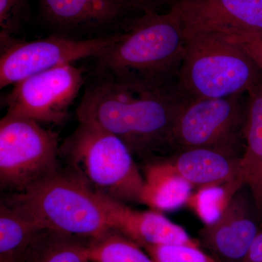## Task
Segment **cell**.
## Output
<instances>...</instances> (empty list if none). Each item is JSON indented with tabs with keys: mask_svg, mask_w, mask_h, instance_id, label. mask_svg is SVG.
<instances>
[{
	"mask_svg": "<svg viewBox=\"0 0 262 262\" xmlns=\"http://www.w3.org/2000/svg\"><path fill=\"white\" fill-rule=\"evenodd\" d=\"M244 262H262V231L255 237Z\"/></svg>",
	"mask_w": 262,
	"mask_h": 262,
	"instance_id": "obj_25",
	"label": "cell"
},
{
	"mask_svg": "<svg viewBox=\"0 0 262 262\" xmlns=\"http://www.w3.org/2000/svg\"><path fill=\"white\" fill-rule=\"evenodd\" d=\"M188 100L177 82L102 77L86 89L77 116L116 136L134 156L149 158L172 147L174 126Z\"/></svg>",
	"mask_w": 262,
	"mask_h": 262,
	"instance_id": "obj_1",
	"label": "cell"
},
{
	"mask_svg": "<svg viewBox=\"0 0 262 262\" xmlns=\"http://www.w3.org/2000/svg\"><path fill=\"white\" fill-rule=\"evenodd\" d=\"M4 203L46 230L89 241L113 230L101 194L70 168H58Z\"/></svg>",
	"mask_w": 262,
	"mask_h": 262,
	"instance_id": "obj_3",
	"label": "cell"
},
{
	"mask_svg": "<svg viewBox=\"0 0 262 262\" xmlns=\"http://www.w3.org/2000/svg\"><path fill=\"white\" fill-rule=\"evenodd\" d=\"M245 187L241 178L219 185L208 186L192 192L186 206L203 222L211 225L225 211L235 194Z\"/></svg>",
	"mask_w": 262,
	"mask_h": 262,
	"instance_id": "obj_19",
	"label": "cell"
},
{
	"mask_svg": "<svg viewBox=\"0 0 262 262\" xmlns=\"http://www.w3.org/2000/svg\"><path fill=\"white\" fill-rule=\"evenodd\" d=\"M89 244L80 237L44 229L21 262H90Z\"/></svg>",
	"mask_w": 262,
	"mask_h": 262,
	"instance_id": "obj_18",
	"label": "cell"
},
{
	"mask_svg": "<svg viewBox=\"0 0 262 262\" xmlns=\"http://www.w3.org/2000/svg\"><path fill=\"white\" fill-rule=\"evenodd\" d=\"M59 155L96 192L123 203H140L144 177L128 148L108 131L96 124L79 122L60 146Z\"/></svg>",
	"mask_w": 262,
	"mask_h": 262,
	"instance_id": "obj_5",
	"label": "cell"
},
{
	"mask_svg": "<svg viewBox=\"0 0 262 262\" xmlns=\"http://www.w3.org/2000/svg\"><path fill=\"white\" fill-rule=\"evenodd\" d=\"M148 164L140 203L154 211H172L187 204L193 188L170 160Z\"/></svg>",
	"mask_w": 262,
	"mask_h": 262,
	"instance_id": "obj_16",
	"label": "cell"
},
{
	"mask_svg": "<svg viewBox=\"0 0 262 262\" xmlns=\"http://www.w3.org/2000/svg\"><path fill=\"white\" fill-rule=\"evenodd\" d=\"M184 35L262 34V0H175Z\"/></svg>",
	"mask_w": 262,
	"mask_h": 262,
	"instance_id": "obj_10",
	"label": "cell"
},
{
	"mask_svg": "<svg viewBox=\"0 0 262 262\" xmlns=\"http://www.w3.org/2000/svg\"><path fill=\"white\" fill-rule=\"evenodd\" d=\"M40 8L51 25L72 31L125 22L130 13L139 11L125 0H40Z\"/></svg>",
	"mask_w": 262,
	"mask_h": 262,
	"instance_id": "obj_13",
	"label": "cell"
},
{
	"mask_svg": "<svg viewBox=\"0 0 262 262\" xmlns=\"http://www.w3.org/2000/svg\"><path fill=\"white\" fill-rule=\"evenodd\" d=\"M244 188L218 220L204 225L199 232L201 246L218 262H244L260 231L256 215H261L253 198H248Z\"/></svg>",
	"mask_w": 262,
	"mask_h": 262,
	"instance_id": "obj_11",
	"label": "cell"
},
{
	"mask_svg": "<svg viewBox=\"0 0 262 262\" xmlns=\"http://www.w3.org/2000/svg\"><path fill=\"white\" fill-rule=\"evenodd\" d=\"M101 195L113 229L143 249L148 246L171 245L201 247L198 239L189 236L185 229L164 216L161 212L137 211L121 202Z\"/></svg>",
	"mask_w": 262,
	"mask_h": 262,
	"instance_id": "obj_12",
	"label": "cell"
},
{
	"mask_svg": "<svg viewBox=\"0 0 262 262\" xmlns=\"http://www.w3.org/2000/svg\"><path fill=\"white\" fill-rule=\"evenodd\" d=\"M241 178L262 217V81L248 93Z\"/></svg>",
	"mask_w": 262,
	"mask_h": 262,
	"instance_id": "obj_15",
	"label": "cell"
},
{
	"mask_svg": "<svg viewBox=\"0 0 262 262\" xmlns=\"http://www.w3.org/2000/svg\"><path fill=\"white\" fill-rule=\"evenodd\" d=\"M89 258L90 262H155L139 245L115 229L89 241Z\"/></svg>",
	"mask_w": 262,
	"mask_h": 262,
	"instance_id": "obj_20",
	"label": "cell"
},
{
	"mask_svg": "<svg viewBox=\"0 0 262 262\" xmlns=\"http://www.w3.org/2000/svg\"><path fill=\"white\" fill-rule=\"evenodd\" d=\"M144 250L155 262H218L211 255L202 251L201 247L196 246H148Z\"/></svg>",
	"mask_w": 262,
	"mask_h": 262,
	"instance_id": "obj_21",
	"label": "cell"
},
{
	"mask_svg": "<svg viewBox=\"0 0 262 262\" xmlns=\"http://www.w3.org/2000/svg\"><path fill=\"white\" fill-rule=\"evenodd\" d=\"M224 36L244 48L262 72V34H241Z\"/></svg>",
	"mask_w": 262,
	"mask_h": 262,
	"instance_id": "obj_23",
	"label": "cell"
},
{
	"mask_svg": "<svg viewBox=\"0 0 262 262\" xmlns=\"http://www.w3.org/2000/svg\"><path fill=\"white\" fill-rule=\"evenodd\" d=\"M117 34L88 39L51 36L31 42L0 36V88L80 59L97 58L116 40Z\"/></svg>",
	"mask_w": 262,
	"mask_h": 262,
	"instance_id": "obj_8",
	"label": "cell"
},
{
	"mask_svg": "<svg viewBox=\"0 0 262 262\" xmlns=\"http://www.w3.org/2000/svg\"><path fill=\"white\" fill-rule=\"evenodd\" d=\"M239 160L238 155L194 148L180 150L173 159L169 160L193 189H198L241 178Z\"/></svg>",
	"mask_w": 262,
	"mask_h": 262,
	"instance_id": "obj_14",
	"label": "cell"
},
{
	"mask_svg": "<svg viewBox=\"0 0 262 262\" xmlns=\"http://www.w3.org/2000/svg\"><path fill=\"white\" fill-rule=\"evenodd\" d=\"M177 84L187 99L243 95L262 81V72L237 43L216 33L186 34Z\"/></svg>",
	"mask_w": 262,
	"mask_h": 262,
	"instance_id": "obj_4",
	"label": "cell"
},
{
	"mask_svg": "<svg viewBox=\"0 0 262 262\" xmlns=\"http://www.w3.org/2000/svg\"><path fill=\"white\" fill-rule=\"evenodd\" d=\"M44 229L5 203L0 206V262H21Z\"/></svg>",
	"mask_w": 262,
	"mask_h": 262,
	"instance_id": "obj_17",
	"label": "cell"
},
{
	"mask_svg": "<svg viewBox=\"0 0 262 262\" xmlns=\"http://www.w3.org/2000/svg\"><path fill=\"white\" fill-rule=\"evenodd\" d=\"M28 0H0L1 35L10 36L20 28Z\"/></svg>",
	"mask_w": 262,
	"mask_h": 262,
	"instance_id": "obj_22",
	"label": "cell"
},
{
	"mask_svg": "<svg viewBox=\"0 0 262 262\" xmlns=\"http://www.w3.org/2000/svg\"><path fill=\"white\" fill-rule=\"evenodd\" d=\"M84 82L82 71L72 63L29 77L15 84L5 98L7 113L39 123H61Z\"/></svg>",
	"mask_w": 262,
	"mask_h": 262,
	"instance_id": "obj_9",
	"label": "cell"
},
{
	"mask_svg": "<svg viewBox=\"0 0 262 262\" xmlns=\"http://www.w3.org/2000/svg\"><path fill=\"white\" fill-rule=\"evenodd\" d=\"M141 13L146 11H159L160 7L165 5H171L175 0H125Z\"/></svg>",
	"mask_w": 262,
	"mask_h": 262,
	"instance_id": "obj_24",
	"label": "cell"
},
{
	"mask_svg": "<svg viewBox=\"0 0 262 262\" xmlns=\"http://www.w3.org/2000/svg\"><path fill=\"white\" fill-rule=\"evenodd\" d=\"M56 134L41 123L7 113L0 121V186L20 192L60 168Z\"/></svg>",
	"mask_w": 262,
	"mask_h": 262,
	"instance_id": "obj_6",
	"label": "cell"
},
{
	"mask_svg": "<svg viewBox=\"0 0 262 262\" xmlns=\"http://www.w3.org/2000/svg\"><path fill=\"white\" fill-rule=\"evenodd\" d=\"M243 95L188 100L176 122L172 147L206 148L237 155L244 140L246 102Z\"/></svg>",
	"mask_w": 262,
	"mask_h": 262,
	"instance_id": "obj_7",
	"label": "cell"
},
{
	"mask_svg": "<svg viewBox=\"0 0 262 262\" xmlns=\"http://www.w3.org/2000/svg\"><path fill=\"white\" fill-rule=\"evenodd\" d=\"M123 31L96 58L102 77L147 82H177L186 39L178 8L143 12L127 19Z\"/></svg>",
	"mask_w": 262,
	"mask_h": 262,
	"instance_id": "obj_2",
	"label": "cell"
}]
</instances>
